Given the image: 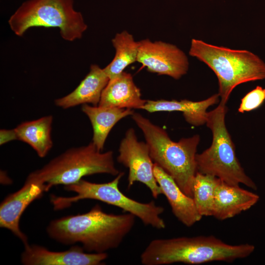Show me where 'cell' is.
<instances>
[{"label":"cell","mask_w":265,"mask_h":265,"mask_svg":"<svg viewBox=\"0 0 265 265\" xmlns=\"http://www.w3.org/2000/svg\"><path fill=\"white\" fill-rule=\"evenodd\" d=\"M135 216L114 214L96 205L87 212L53 220L47 228L49 236L63 244L80 243L87 252L106 253L118 248L132 229Z\"/></svg>","instance_id":"cell-1"},{"label":"cell","mask_w":265,"mask_h":265,"mask_svg":"<svg viewBox=\"0 0 265 265\" xmlns=\"http://www.w3.org/2000/svg\"><path fill=\"white\" fill-rule=\"evenodd\" d=\"M254 248L248 243L229 244L213 236L156 238L149 242L140 259L143 265L231 263L248 257Z\"/></svg>","instance_id":"cell-2"},{"label":"cell","mask_w":265,"mask_h":265,"mask_svg":"<svg viewBox=\"0 0 265 265\" xmlns=\"http://www.w3.org/2000/svg\"><path fill=\"white\" fill-rule=\"evenodd\" d=\"M132 118L141 130L154 163L170 175L186 194L192 197L200 136L195 134L175 142L164 129L141 114L134 112Z\"/></svg>","instance_id":"cell-3"},{"label":"cell","mask_w":265,"mask_h":265,"mask_svg":"<svg viewBox=\"0 0 265 265\" xmlns=\"http://www.w3.org/2000/svg\"><path fill=\"white\" fill-rule=\"evenodd\" d=\"M189 55L206 64L218 82L220 103L227 104L233 89L249 81L265 79V62L246 50H234L192 39Z\"/></svg>","instance_id":"cell-4"},{"label":"cell","mask_w":265,"mask_h":265,"mask_svg":"<svg viewBox=\"0 0 265 265\" xmlns=\"http://www.w3.org/2000/svg\"><path fill=\"white\" fill-rule=\"evenodd\" d=\"M119 173L115 165L113 152H102L91 142L68 149L30 173L25 182L41 185L47 192L53 186L73 184L86 176L107 174L116 176Z\"/></svg>","instance_id":"cell-5"},{"label":"cell","mask_w":265,"mask_h":265,"mask_svg":"<svg viewBox=\"0 0 265 265\" xmlns=\"http://www.w3.org/2000/svg\"><path fill=\"white\" fill-rule=\"evenodd\" d=\"M227 110L226 105L219 103L216 108L208 112L206 124L212 132V143L208 149L197 154V170L229 185L242 184L256 189L255 184L246 174L237 157L235 145L225 124Z\"/></svg>","instance_id":"cell-6"},{"label":"cell","mask_w":265,"mask_h":265,"mask_svg":"<svg viewBox=\"0 0 265 265\" xmlns=\"http://www.w3.org/2000/svg\"><path fill=\"white\" fill-rule=\"evenodd\" d=\"M8 23L18 36L31 27H56L62 38L70 42L81 38L87 28L82 14L74 8V0H26Z\"/></svg>","instance_id":"cell-7"},{"label":"cell","mask_w":265,"mask_h":265,"mask_svg":"<svg viewBox=\"0 0 265 265\" xmlns=\"http://www.w3.org/2000/svg\"><path fill=\"white\" fill-rule=\"evenodd\" d=\"M120 173L111 182L106 183H92L81 179L79 182L64 186V189L72 191L76 195L70 197L52 195L51 202L55 210L69 207L72 204L83 199H93L102 201L121 209L141 220L147 226L157 229H163L166 225L160 215L164 208L157 205L154 201L141 203L131 199L119 189V182L124 176Z\"/></svg>","instance_id":"cell-8"},{"label":"cell","mask_w":265,"mask_h":265,"mask_svg":"<svg viewBox=\"0 0 265 265\" xmlns=\"http://www.w3.org/2000/svg\"><path fill=\"white\" fill-rule=\"evenodd\" d=\"M117 161L129 169L128 186L130 188L135 182H140L150 190L153 197L157 198L162 194L154 173L153 160L146 142L138 141L133 128L129 129L121 140Z\"/></svg>","instance_id":"cell-9"},{"label":"cell","mask_w":265,"mask_h":265,"mask_svg":"<svg viewBox=\"0 0 265 265\" xmlns=\"http://www.w3.org/2000/svg\"><path fill=\"white\" fill-rule=\"evenodd\" d=\"M137 62L149 72L168 76L179 80L189 68L188 59L177 46L161 41L149 39L139 41Z\"/></svg>","instance_id":"cell-10"},{"label":"cell","mask_w":265,"mask_h":265,"mask_svg":"<svg viewBox=\"0 0 265 265\" xmlns=\"http://www.w3.org/2000/svg\"><path fill=\"white\" fill-rule=\"evenodd\" d=\"M21 255L25 265H100L107 258L106 253H89L75 246L63 251H53L36 244H27Z\"/></svg>","instance_id":"cell-11"},{"label":"cell","mask_w":265,"mask_h":265,"mask_svg":"<svg viewBox=\"0 0 265 265\" xmlns=\"http://www.w3.org/2000/svg\"><path fill=\"white\" fill-rule=\"evenodd\" d=\"M45 192L39 184L25 182L18 191L7 196L0 205V227L10 231L23 243L28 244L27 236L19 227L20 218L26 208Z\"/></svg>","instance_id":"cell-12"},{"label":"cell","mask_w":265,"mask_h":265,"mask_svg":"<svg viewBox=\"0 0 265 265\" xmlns=\"http://www.w3.org/2000/svg\"><path fill=\"white\" fill-rule=\"evenodd\" d=\"M154 173L177 219L188 227L199 221L202 216L198 212L193 198L186 194L174 179L155 163Z\"/></svg>","instance_id":"cell-13"},{"label":"cell","mask_w":265,"mask_h":265,"mask_svg":"<svg viewBox=\"0 0 265 265\" xmlns=\"http://www.w3.org/2000/svg\"><path fill=\"white\" fill-rule=\"evenodd\" d=\"M259 199L258 195L239 186L220 180L215 190L212 216L219 220L232 218L249 209Z\"/></svg>","instance_id":"cell-14"},{"label":"cell","mask_w":265,"mask_h":265,"mask_svg":"<svg viewBox=\"0 0 265 265\" xmlns=\"http://www.w3.org/2000/svg\"><path fill=\"white\" fill-rule=\"evenodd\" d=\"M146 102L141 98L140 89L135 84L132 75L124 71L109 80L98 106L142 109Z\"/></svg>","instance_id":"cell-15"},{"label":"cell","mask_w":265,"mask_h":265,"mask_svg":"<svg viewBox=\"0 0 265 265\" xmlns=\"http://www.w3.org/2000/svg\"><path fill=\"white\" fill-rule=\"evenodd\" d=\"M109 80L104 69L97 64H92L89 73L78 86L68 95L56 99L54 104L63 109L88 104L98 106Z\"/></svg>","instance_id":"cell-16"},{"label":"cell","mask_w":265,"mask_h":265,"mask_svg":"<svg viewBox=\"0 0 265 265\" xmlns=\"http://www.w3.org/2000/svg\"><path fill=\"white\" fill-rule=\"evenodd\" d=\"M218 93L205 100L192 101L188 100H146L142 109L153 113L158 111H181L186 121L193 126H199L206 123L207 109L219 101Z\"/></svg>","instance_id":"cell-17"},{"label":"cell","mask_w":265,"mask_h":265,"mask_svg":"<svg viewBox=\"0 0 265 265\" xmlns=\"http://www.w3.org/2000/svg\"><path fill=\"white\" fill-rule=\"evenodd\" d=\"M93 129L92 143L101 151L103 150L106 138L114 125L122 119L132 115L134 111L129 108L106 107L99 106H81Z\"/></svg>","instance_id":"cell-18"},{"label":"cell","mask_w":265,"mask_h":265,"mask_svg":"<svg viewBox=\"0 0 265 265\" xmlns=\"http://www.w3.org/2000/svg\"><path fill=\"white\" fill-rule=\"evenodd\" d=\"M53 117L48 115L25 121L14 128L18 140L30 145L40 158L47 156L53 147L51 137Z\"/></svg>","instance_id":"cell-19"},{"label":"cell","mask_w":265,"mask_h":265,"mask_svg":"<svg viewBox=\"0 0 265 265\" xmlns=\"http://www.w3.org/2000/svg\"><path fill=\"white\" fill-rule=\"evenodd\" d=\"M115 50L114 57L103 68L109 80L124 72L131 64L137 61L139 41L134 40L133 36L126 30L116 34L111 40Z\"/></svg>","instance_id":"cell-20"},{"label":"cell","mask_w":265,"mask_h":265,"mask_svg":"<svg viewBox=\"0 0 265 265\" xmlns=\"http://www.w3.org/2000/svg\"><path fill=\"white\" fill-rule=\"evenodd\" d=\"M220 179L212 175L197 172L193 184L195 205L203 216L212 215L215 193Z\"/></svg>","instance_id":"cell-21"},{"label":"cell","mask_w":265,"mask_h":265,"mask_svg":"<svg viewBox=\"0 0 265 265\" xmlns=\"http://www.w3.org/2000/svg\"><path fill=\"white\" fill-rule=\"evenodd\" d=\"M265 100V88L257 86L241 99L238 111L242 113L256 109L262 105Z\"/></svg>","instance_id":"cell-22"},{"label":"cell","mask_w":265,"mask_h":265,"mask_svg":"<svg viewBox=\"0 0 265 265\" xmlns=\"http://www.w3.org/2000/svg\"><path fill=\"white\" fill-rule=\"evenodd\" d=\"M18 140L16 132L14 129H1L0 131V145H2L8 142Z\"/></svg>","instance_id":"cell-23"}]
</instances>
